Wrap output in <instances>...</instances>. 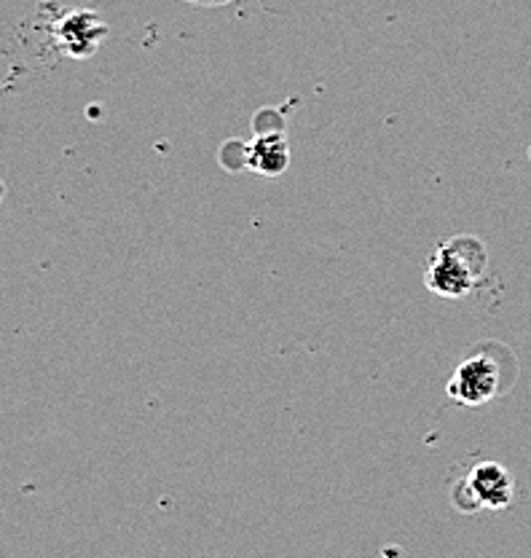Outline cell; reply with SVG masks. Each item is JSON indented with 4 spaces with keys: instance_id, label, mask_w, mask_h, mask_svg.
<instances>
[{
    "instance_id": "obj_1",
    "label": "cell",
    "mask_w": 531,
    "mask_h": 558,
    "mask_svg": "<svg viewBox=\"0 0 531 558\" xmlns=\"http://www.w3.org/2000/svg\"><path fill=\"white\" fill-rule=\"evenodd\" d=\"M486 266V244L470 234L454 236V240L437 244L435 253L430 255L424 284L430 293L441 295V299H464L481 284Z\"/></svg>"
},
{
    "instance_id": "obj_2",
    "label": "cell",
    "mask_w": 531,
    "mask_h": 558,
    "mask_svg": "<svg viewBox=\"0 0 531 558\" xmlns=\"http://www.w3.org/2000/svg\"><path fill=\"white\" fill-rule=\"evenodd\" d=\"M510 470L499 462H478L470 473L454 486L451 502L462 513H478V510H505L512 502Z\"/></svg>"
},
{
    "instance_id": "obj_3",
    "label": "cell",
    "mask_w": 531,
    "mask_h": 558,
    "mask_svg": "<svg viewBox=\"0 0 531 558\" xmlns=\"http://www.w3.org/2000/svg\"><path fill=\"white\" fill-rule=\"evenodd\" d=\"M499 363L486 352L470 354V357L462 360L446 384L448 398L454 403L464 405V409H481V405L492 403L499 395Z\"/></svg>"
},
{
    "instance_id": "obj_4",
    "label": "cell",
    "mask_w": 531,
    "mask_h": 558,
    "mask_svg": "<svg viewBox=\"0 0 531 558\" xmlns=\"http://www.w3.org/2000/svg\"><path fill=\"white\" fill-rule=\"evenodd\" d=\"M105 35H108V27H105L100 14L86 9L62 16L60 25H57V40H60L62 51L75 57V60H84V57L95 54L100 49Z\"/></svg>"
},
{
    "instance_id": "obj_5",
    "label": "cell",
    "mask_w": 531,
    "mask_h": 558,
    "mask_svg": "<svg viewBox=\"0 0 531 558\" xmlns=\"http://www.w3.org/2000/svg\"><path fill=\"white\" fill-rule=\"evenodd\" d=\"M248 165L258 174H268V178L282 174L290 165L288 140H285V135H279V132L258 135L248 145Z\"/></svg>"
},
{
    "instance_id": "obj_6",
    "label": "cell",
    "mask_w": 531,
    "mask_h": 558,
    "mask_svg": "<svg viewBox=\"0 0 531 558\" xmlns=\"http://www.w3.org/2000/svg\"><path fill=\"white\" fill-rule=\"evenodd\" d=\"M3 199H5V183L0 180V202H3Z\"/></svg>"
},
{
    "instance_id": "obj_7",
    "label": "cell",
    "mask_w": 531,
    "mask_h": 558,
    "mask_svg": "<svg viewBox=\"0 0 531 558\" xmlns=\"http://www.w3.org/2000/svg\"><path fill=\"white\" fill-rule=\"evenodd\" d=\"M196 3H220V0H196ZM226 3V0H224Z\"/></svg>"
}]
</instances>
